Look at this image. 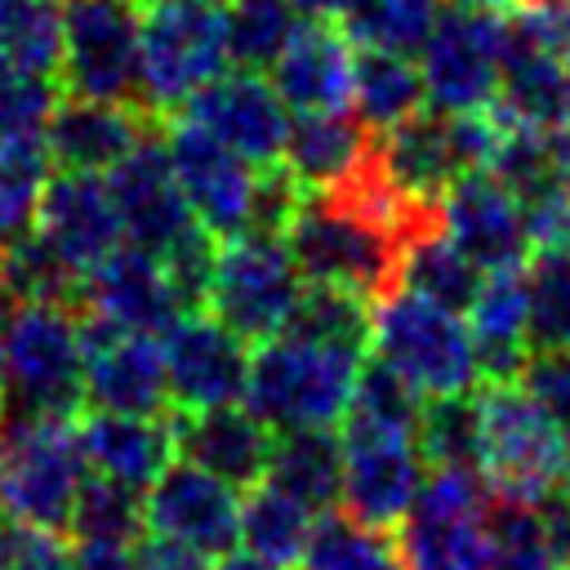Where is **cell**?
I'll list each match as a JSON object with an SVG mask.
<instances>
[{
    "instance_id": "25",
    "label": "cell",
    "mask_w": 570,
    "mask_h": 570,
    "mask_svg": "<svg viewBox=\"0 0 570 570\" xmlns=\"http://www.w3.org/2000/svg\"><path fill=\"white\" fill-rule=\"evenodd\" d=\"M85 468L129 485L147 490L169 463H174V432L160 414H116V410H85L76 423Z\"/></svg>"
},
{
    "instance_id": "16",
    "label": "cell",
    "mask_w": 570,
    "mask_h": 570,
    "mask_svg": "<svg viewBox=\"0 0 570 570\" xmlns=\"http://www.w3.org/2000/svg\"><path fill=\"white\" fill-rule=\"evenodd\" d=\"M107 187L116 200V218L129 245L151 249L156 258L178 254L187 240L205 236V227L191 218L187 196L169 169L165 142L160 138H142L134 151H125L111 169H107Z\"/></svg>"
},
{
    "instance_id": "40",
    "label": "cell",
    "mask_w": 570,
    "mask_h": 570,
    "mask_svg": "<svg viewBox=\"0 0 570 570\" xmlns=\"http://www.w3.org/2000/svg\"><path fill=\"white\" fill-rule=\"evenodd\" d=\"M45 178H49L45 138L0 142V245L31 227Z\"/></svg>"
},
{
    "instance_id": "41",
    "label": "cell",
    "mask_w": 570,
    "mask_h": 570,
    "mask_svg": "<svg viewBox=\"0 0 570 570\" xmlns=\"http://www.w3.org/2000/svg\"><path fill=\"white\" fill-rule=\"evenodd\" d=\"M490 543L494 570H561L543 512L530 503H499L490 508Z\"/></svg>"
},
{
    "instance_id": "4",
    "label": "cell",
    "mask_w": 570,
    "mask_h": 570,
    "mask_svg": "<svg viewBox=\"0 0 570 570\" xmlns=\"http://www.w3.org/2000/svg\"><path fill=\"white\" fill-rule=\"evenodd\" d=\"M218 0H147L138 18V107L160 120L227 71Z\"/></svg>"
},
{
    "instance_id": "44",
    "label": "cell",
    "mask_w": 570,
    "mask_h": 570,
    "mask_svg": "<svg viewBox=\"0 0 570 570\" xmlns=\"http://www.w3.org/2000/svg\"><path fill=\"white\" fill-rule=\"evenodd\" d=\"M0 570H71L62 534L0 517Z\"/></svg>"
},
{
    "instance_id": "34",
    "label": "cell",
    "mask_w": 570,
    "mask_h": 570,
    "mask_svg": "<svg viewBox=\"0 0 570 570\" xmlns=\"http://www.w3.org/2000/svg\"><path fill=\"white\" fill-rule=\"evenodd\" d=\"M445 0H343L338 31L356 49L414 53Z\"/></svg>"
},
{
    "instance_id": "42",
    "label": "cell",
    "mask_w": 570,
    "mask_h": 570,
    "mask_svg": "<svg viewBox=\"0 0 570 570\" xmlns=\"http://www.w3.org/2000/svg\"><path fill=\"white\" fill-rule=\"evenodd\" d=\"M58 98H62L58 76L0 67V142H31V138H45Z\"/></svg>"
},
{
    "instance_id": "24",
    "label": "cell",
    "mask_w": 570,
    "mask_h": 570,
    "mask_svg": "<svg viewBox=\"0 0 570 570\" xmlns=\"http://www.w3.org/2000/svg\"><path fill=\"white\" fill-rule=\"evenodd\" d=\"M147 125H151V116L134 102L67 94V98H58V107L49 116L45 151H49V165H58V169L107 174L125 151H134L147 138Z\"/></svg>"
},
{
    "instance_id": "53",
    "label": "cell",
    "mask_w": 570,
    "mask_h": 570,
    "mask_svg": "<svg viewBox=\"0 0 570 570\" xmlns=\"http://www.w3.org/2000/svg\"><path fill=\"white\" fill-rule=\"evenodd\" d=\"M566 76H570V53H566Z\"/></svg>"
},
{
    "instance_id": "7",
    "label": "cell",
    "mask_w": 570,
    "mask_h": 570,
    "mask_svg": "<svg viewBox=\"0 0 570 570\" xmlns=\"http://www.w3.org/2000/svg\"><path fill=\"white\" fill-rule=\"evenodd\" d=\"M281 236L303 281L338 285L361 298H374L392 285L401 236H392L383 223H374L370 214H361L334 191L303 196Z\"/></svg>"
},
{
    "instance_id": "46",
    "label": "cell",
    "mask_w": 570,
    "mask_h": 570,
    "mask_svg": "<svg viewBox=\"0 0 570 570\" xmlns=\"http://www.w3.org/2000/svg\"><path fill=\"white\" fill-rule=\"evenodd\" d=\"M138 570H214V566L191 548H178L169 539H147L138 548Z\"/></svg>"
},
{
    "instance_id": "3",
    "label": "cell",
    "mask_w": 570,
    "mask_h": 570,
    "mask_svg": "<svg viewBox=\"0 0 570 570\" xmlns=\"http://www.w3.org/2000/svg\"><path fill=\"white\" fill-rule=\"evenodd\" d=\"M374 361H383L396 379H405L423 401L459 396L481 383L476 347L459 307L423 298L405 285H387L370 298V334Z\"/></svg>"
},
{
    "instance_id": "30",
    "label": "cell",
    "mask_w": 570,
    "mask_h": 570,
    "mask_svg": "<svg viewBox=\"0 0 570 570\" xmlns=\"http://www.w3.org/2000/svg\"><path fill=\"white\" fill-rule=\"evenodd\" d=\"M316 512L307 503H298L289 490H281L276 481H254L240 494V548L258 561L272 566H298L307 539H312Z\"/></svg>"
},
{
    "instance_id": "18",
    "label": "cell",
    "mask_w": 570,
    "mask_h": 570,
    "mask_svg": "<svg viewBox=\"0 0 570 570\" xmlns=\"http://www.w3.org/2000/svg\"><path fill=\"white\" fill-rule=\"evenodd\" d=\"M432 223L481 267H521L530 258L517 191L494 169H468L432 200Z\"/></svg>"
},
{
    "instance_id": "20",
    "label": "cell",
    "mask_w": 570,
    "mask_h": 570,
    "mask_svg": "<svg viewBox=\"0 0 570 570\" xmlns=\"http://www.w3.org/2000/svg\"><path fill=\"white\" fill-rule=\"evenodd\" d=\"M196 120L200 129H209L223 147H232L236 156H245L249 165H276L285 134H289V107L281 102V94L272 89V80H263L258 71H223L218 80H209L205 89H196L183 111Z\"/></svg>"
},
{
    "instance_id": "37",
    "label": "cell",
    "mask_w": 570,
    "mask_h": 570,
    "mask_svg": "<svg viewBox=\"0 0 570 570\" xmlns=\"http://www.w3.org/2000/svg\"><path fill=\"white\" fill-rule=\"evenodd\" d=\"M138 530H142L138 490L116 485L98 472H85L62 539H71V543H138Z\"/></svg>"
},
{
    "instance_id": "9",
    "label": "cell",
    "mask_w": 570,
    "mask_h": 570,
    "mask_svg": "<svg viewBox=\"0 0 570 570\" xmlns=\"http://www.w3.org/2000/svg\"><path fill=\"white\" fill-rule=\"evenodd\" d=\"M490 490L476 468H428L410 512L396 521L405 570H494Z\"/></svg>"
},
{
    "instance_id": "55",
    "label": "cell",
    "mask_w": 570,
    "mask_h": 570,
    "mask_svg": "<svg viewBox=\"0 0 570 570\" xmlns=\"http://www.w3.org/2000/svg\"><path fill=\"white\" fill-rule=\"evenodd\" d=\"M0 517H4V512H0Z\"/></svg>"
},
{
    "instance_id": "28",
    "label": "cell",
    "mask_w": 570,
    "mask_h": 570,
    "mask_svg": "<svg viewBox=\"0 0 570 570\" xmlns=\"http://www.w3.org/2000/svg\"><path fill=\"white\" fill-rule=\"evenodd\" d=\"M267 481L289 490L298 503H307L316 517L338 503V476H343V450L334 428H289L272 436L267 454Z\"/></svg>"
},
{
    "instance_id": "29",
    "label": "cell",
    "mask_w": 570,
    "mask_h": 570,
    "mask_svg": "<svg viewBox=\"0 0 570 570\" xmlns=\"http://www.w3.org/2000/svg\"><path fill=\"white\" fill-rule=\"evenodd\" d=\"M476 281H481V267L432 218L401 236L392 285H405V289H414L423 298H436V303L463 312L472 289H476Z\"/></svg>"
},
{
    "instance_id": "39",
    "label": "cell",
    "mask_w": 570,
    "mask_h": 570,
    "mask_svg": "<svg viewBox=\"0 0 570 570\" xmlns=\"http://www.w3.org/2000/svg\"><path fill=\"white\" fill-rule=\"evenodd\" d=\"M419 450L428 468H476V410L472 392L423 401Z\"/></svg>"
},
{
    "instance_id": "10",
    "label": "cell",
    "mask_w": 570,
    "mask_h": 570,
    "mask_svg": "<svg viewBox=\"0 0 570 570\" xmlns=\"http://www.w3.org/2000/svg\"><path fill=\"white\" fill-rule=\"evenodd\" d=\"M499 62H503V18L463 4H441L436 22L414 49L423 107L445 116L490 111L499 98Z\"/></svg>"
},
{
    "instance_id": "35",
    "label": "cell",
    "mask_w": 570,
    "mask_h": 570,
    "mask_svg": "<svg viewBox=\"0 0 570 570\" xmlns=\"http://www.w3.org/2000/svg\"><path fill=\"white\" fill-rule=\"evenodd\" d=\"M62 4L58 0H0V67L58 76Z\"/></svg>"
},
{
    "instance_id": "11",
    "label": "cell",
    "mask_w": 570,
    "mask_h": 570,
    "mask_svg": "<svg viewBox=\"0 0 570 570\" xmlns=\"http://www.w3.org/2000/svg\"><path fill=\"white\" fill-rule=\"evenodd\" d=\"M338 450H343V476H338V503L352 521L374 530H396V521L410 512L428 459L419 450V432L410 428H383V423H356L338 419Z\"/></svg>"
},
{
    "instance_id": "51",
    "label": "cell",
    "mask_w": 570,
    "mask_h": 570,
    "mask_svg": "<svg viewBox=\"0 0 570 570\" xmlns=\"http://www.w3.org/2000/svg\"><path fill=\"white\" fill-rule=\"evenodd\" d=\"M4 298H0V387H4Z\"/></svg>"
},
{
    "instance_id": "47",
    "label": "cell",
    "mask_w": 570,
    "mask_h": 570,
    "mask_svg": "<svg viewBox=\"0 0 570 570\" xmlns=\"http://www.w3.org/2000/svg\"><path fill=\"white\" fill-rule=\"evenodd\" d=\"M552 160H557V178H561L566 191H570V125H561V129L552 134Z\"/></svg>"
},
{
    "instance_id": "5",
    "label": "cell",
    "mask_w": 570,
    "mask_h": 570,
    "mask_svg": "<svg viewBox=\"0 0 570 570\" xmlns=\"http://www.w3.org/2000/svg\"><path fill=\"white\" fill-rule=\"evenodd\" d=\"M80 410V312L71 303H13L4 321L0 414L76 419Z\"/></svg>"
},
{
    "instance_id": "15",
    "label": "cell",
    "mask_w": 570,
    "mask_h": 570,
    "mask_svg": "<svg viewBox=\"0 0 570 570\" xmlns=\"http://www.w3.org/2000/svg\"><path fill=\"white\" fill-rule=\"evenodd\" d=\"M142 525L151 539H169L200 557H227L240 543V494L205 468L169 463L142 494Z\"/></svg>"
},
{
    "instance_id": "19",
    "label": "cell",
    "mask_w": 570,
    "mask_h": 570,
    "mask_svg": "<svg viewBox=\"0 0 570 570\" xmlns=\"http://www.w3.org/2000/svg\"><path fill=\"white\" fill-rule=\"evenodd\" d=\"M76 303L85 307V316L142 334H165L187 312L165 258L142 245H116L94 267H85Z\"/></svg>"
},
{
    "instance_id": "26",
    "label": "cell",
    "mask_w": 570,
    "mask_h": 570,
    "mask_svg": "<svg viewBox=\"0 0 570 570\" xmlns=\"http://www.w3.org/2000/svg\"><path fill=\"white\" fill-rule=\"evenodd\" d=\"M481 379H512L530 356V294L525 263L481 272L468 307H463Z\"/></svg>"
},
{
    "instance_id": "14",
    "label": "cell",
    "mask_w": 570,
    "mask_h": 570,
    "mask_svg": "<svg viewBox=\"0 0 570 570\" xmlns=\"http://www.w3.org/2000/svg\"><path fill=\"white\" fill-rule=\"evenodd\" d=\"M80 392L85 410L160 414L169 401L160 334L120 330L80 312Z\"/></svg>"
},
{
    "instance_id": "48",
    "label": "cell",
    "mask_w": 570,
    "mask_h": 570,
    "mask_svg": "<svg viewBox=\"0 0 570 570\" xmlns=\"http://www.w3.org/2000/svg\"><path fill=\"white\" fill-rule=\"evenodd\" d=\"M298 9V18H338L343 0H289Z\"/></svg>"
},
{
    "instance_id": "52",
    "label": "cell",
    "mask_w": 570,
    "mask_h": 570,
    "mask_svg": "<svg viewBox=\"0 0 570 570\" xmlns=\"http://www.w3.org/2000/svg\"><path fill=\"white\" fill-rule=\"evenodd\" d=\"M561 499L570 503V454H566V476H561Z\"/></svg>"
},
{
    "instance_id": "49",
    "label": "cell",
    "mask_w": 570,
    "mask_h": 570,
    "mask_svg": "<svg viewBox=\"0 0 570 570\" xmlns=\"http://www.w3.org/2000/svg\"><path fill=\"white\" fill-rule=\"evenodd\" d=\"M218 570H289V566H272V561H258L249 552H227Z\"/></svg>"
},
{
    "instance_id": "22",
    "label": "cell",
    "mask_w": 570,
    "mask_h": 570,
    "mask_svg": "<svg viewBox=\"0 0 570 570\" xmlns=\"http://www.w3.org/2000/svg\"><path fill=\"white\" fill-rule=\"evenodd\" d=\"M267 71L289 116L352 111L356 45L330 18H303Z\"/></svg>"
},
{
    "instance_id": "13",
    "label": "cell",
    "mask_w": 570,
    "mask_h": 570,
    "mask_svg": "<svg viewBox=\"0 0 570 570\" xmlns=\"http://www.w3.org/2000/svg\"><path fill=\"white\" fill-rule=\"evenodd\" d=\"M67 94L134 102L138 98V4L134 0H58Z\"/></svg>"
},
{
    "instance_id": "31",
    "label": "cell",
    "mask_w": 570,
    "mask_h": 570,
    "mask_svg": "<svg viewBox=\"0 0 570 570\" xmlns=\"http://www.w3.org/2000/svg\"><path fill=\"white\" fill-rule=\"evenodd\" d=\"M414 111H423V80H419L414 53L356 49L352 116H356L370 134H383V129L410 120Z\"/></svg>"
},
{
    "instance_id": "21",
    "label": "cell",
    "mask_w": 570,
    "mask_h": 570,
    "mask_svg": "<svg viewBox=\"0 0 570 570\" xmlns=\"http://www.w3.org/2000/svg\"><path fill=\"white\" fill-rule=\"evenodd\" d=\"M31 227L76 272L94 267L102 254H111L125 240L120 218H116V200H111V187H107V174H76V169L49 174L45 187H40Z\"/></svg>"
},
{
    "instance_id": "6",
    "label": "cell",
    "mask_w": 570,
    "mask_h": 570,
    "mask_svg": "<svg viewBox=\"0 0 570 570\" xmlns=\"http://www.w3.org/2000/svg\"><path fill=\"white\" fill-rule=\"evenodd\" d=\"M85 472L76 419L0 414V512L9 521L67 534Z\"/></svg>"
},
{
    "instance_id": "38",
    "label": "cell",
    "mask_w": 570,
    "mask_h": 570,
    "mask_svg": "<svg viewBox=\"0 0 570 570\" xmlns=\"http://www.w3.org/2000/svg\"><path fill=\"white\" fill-rule=\"evenodd\" d=\"M525 294H530V352L570 347V249L530 254Z\"/></svg>"
},
{
    "instance_id": "45",
    "label": "cell",
    "mask_w": 570,
    "mask_h": 570,
    "mask_svg": "<svg viewBox=\"0 0 570 570\" xmlns=\"http://www.w3.org/2000/svg\"><path fill=\"white\" fill-rule=\"evenodd\" d=\"M71 570H138L134 543H67Z\"/></svg>"
},
{
    "instance_id": "8",
    "label": "cell",
    "mask_w": 570,
    "mask_h": 570,
    "mask_svg": "<svg viewBox=\"0 0 570 570\" xmlns=\"http://www.w3.org/2000/svg\"><path fill=\"white\" fill-rule=\"evenodd\" d=\"M303 272L276 232H236L214 245V267L205 285V312L218 316L245 343L281 334L303 294Z\"/></svg>"
},
{
    "instance_id": "43",
    "label": "cell",
    "mask_w": 570,
    "mask_h": 570,
    "mask_svg": "<svg viewBox=\"0 0 570 570\" xmlns=\"http://www.w3.org/2000/svg\"><path fill=\"white\" fill-rule=\"evenodd\" d=\"M521 387L548 410V419L561 428V436L570 441V347H552V352H530L517 370Z\"/></svg>"
},
{
    "instance_id": "23",
    "label": "cell",
    "mask_w": 570,
    "mask_h": 570,
    "mask_svg": "<svg viewBox=\"0 0 570 570\" xmlns=\"http://www.w3.org/2000/svg\"><path fill=\"white\" fill-rule=\"evenodd\" d=\"M174 432V459L214 472L218 481L245 490L263 481L267 454H272V428L254 419L240 401L232 405H209V410H178L169 419Z\"/></svg>"
},
{
    "instance_id": "1",
    "label": "cell",
    "mask_w": 570,
    "mask_h": 570,
    "mask_svg": "<svg viewBox=\"0 0 570 570\" xmlns=\"http://www.w3.org/2000/svg\"><path fill=\"white\" fill-rule=\"evenodd\" d=\"M365 365V343L325 338L303 330H281L258 343L245 379V410L272 432L289 428H334L352 401L356 374Z\"/></svg>"
},
{
    "instance_id": "12",
    "label": "cell",
    "mask_w": 570,
    "mask_h": 570,
    "mask_svg": "<svg viewBox=\"0 0 570 570\" xmlns=\"http://www.w3.org/2000/svg\"><path fill=\"white\" fill-rule=\"evenodd\" d=\"M165 138V156H169V169L187 196V209L191 218L214 236H236V232H249L254 227V209H258V183H263V169L249 165L245 156H236L232 147H223L209 129H200L196 120L187 116H174L165 120L160 129Z\"/></svg>"
},
{
    "instance_id": "50",
    "label": "cell",
    "mask_w": 570,
    "mask_h": 570,
    "mask_svg": "<svg viewBox=\"0 0 570 570\" xmlns=\"http://www.w3.org/2000/svg\"><path fill=\"white\" fill-rule=\"evenodd\" d=\"M450 4H463V9H476V13H494V18H508L521 0H450Z\"/></svg>"
},
{
    "instance_id": "27",
    "label": "cell",
    "mask_w": 570,
    "mask_h": 570,
    "mask_svg": "<svg viewBox=\"0 0 570 570\" xmlns=\"http://www.w3.org/2000/svg\"><path fill=\"white\" fill-rule=\"evenodd\" d=\"M374 147V134L352 111H316V116H289V134L281 147V169L312 191H334L347 183Z\"/></svg>"
},
{
    "instance_id": "36",
    "label": "cell",
    "mask_w": 570,
    "mask_h": 570,
    "mask_svg": "<svg viewBox=\"0 0 570 570\" xmlns=\"http://www.w3.org/2000/svg\"><path fill=\"white\" fill-rule=\"evenodd\" d=\"M223 4V31H227V58L240 71H267L294 27L303 22L289 0H218Z\"/></svg>"
},
{
    "instance_id": "32",
    "label": "cell",
    "mask_w": 570,
    "mask_h": 570,
    "mask_svg": "<svg viewBox=\"0 0 570 570\" xmlns=\"http://www.w3.org/2000/svg\"><path fill=\"white\" fill-rule=\"evenodd\" d=\"M80 272L45 245L36 227L0 245V298L4 303H76Z\"/></svg>"
},
{
    "instance_id": "17",
    "label": "cell",
    "mask_w": 570,
    "mask_h": 570,
    "mask_svg": "<svg viewBox=\"0 0 570 570\" xmlns=\"http://www.w3.org/2000/svg\"><path fill=\"white\" fill-rule=\"evenodd\" d=\"M160 356H165V392L178 410L232 405L245 396L249 343L205 307L183 312L160 334Z\"/></svg>"
},
{
    "instance_id": "33",
    "label": "cell",
    "mask_w": 570,
    "mask_h": 570,
    "mask_svg": "<svg viewBox=\"0 0 570 570\" xmlns=\"http://www.w3.org/2000/svg\"><path fill=\"white\" fill-rule=\"evenodd\" d=\"M298 570H405L392 530L352 521L347 512H321L312 539L298 557Z\"/></svg>"
},
{
    "instance_id": "2",
    "label": "cell",
    "mask_w": 570,
    "mask_h": 570,
    "mask_svg": "<svg viewBox=\"0 0 570 570\" xmlns=\"http://www.w3.org/2000/svg\"><path fill=\"white\" fill-rule=\"evenodd\" d=\"M476 410V476L499 503H548L561 494L570 441L548 410L521 387V379H481L472 387Z\"/></svg>"
},
{
    "instance_id": "54",
    "label": "cell",
    "mask_w": 570,
    "mask_h": 570,
    "mask_svg": "<svg viewBox=\"0 0 570 570\" xmlns=\"http://www.w3.org/2000/svg\"><path fill=\"white\" fill-rule=\"evenodd\" d=\"M134 4H138V0H134Z\"/></svg>"
}]
</instances>
